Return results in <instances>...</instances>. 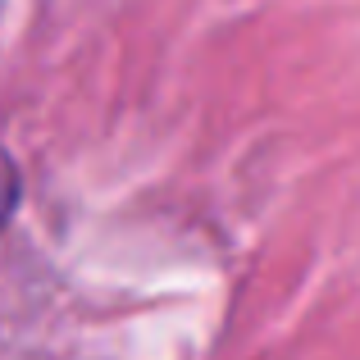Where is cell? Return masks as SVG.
<instances>
[{
  "label": "cell",
  "mask_w": 360,
  "mask_h": 360,
  "mask_svg": "<svg viewBox=\"0 0 360 360\" xmlns=\"http://www.w3.org/2000/svg\"><path fill=\"white\" fill-rule=\"evenodd\" d=\"M0 178H9V169H0Z\"/></svg>",
  "instance_id": "obj_1"
}]
</instances>
